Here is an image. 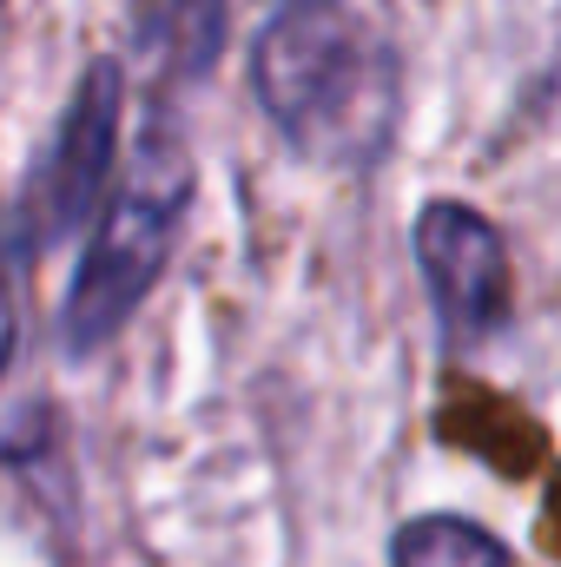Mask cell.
Segmentation results:
<instances>
[{
    "instance_id": "obj_5",
    "label": "cell",
    "mask_w": 561,
    "mask_h": 567,
    "mask_svg": "<svg viewBox=\"0 0 561 567\" xmlns=\"http://www.w3.org/2000/svg\"><path fill=\"white\" fill-rule=\"evenodd\" d=\"M218 47H225V0H140L133 13V53L159 106L185 80H205Z\"/></svg>"
},
{
    "instance_id": "obj_3",
    "label": "cell",
    "mask_w": 561,
    "mask_h": 567,
    "mask_svg": "<svg viewBox=\"0 0 561 567\" xmlns=\"http://www.w3.org/2000/svg\"><path fill=\"white\" fill-rule=\"evenodd\" d=\"M120 106H126L120 60H93L86 80L73 86V100H67V113H60L47 152L33 158L13 251L60 245V238H73L93 218V205L106 192V172H113V145H120Z\"/></svg>"
},
{
    "instance_id": "obj_1",
    "label": "cell",
    "mask_w": 561,
    "mask_h": 567,
    "mask_svg": "<svg viewBox=\"0 0 561 567\" xmlns=\"http://www.w3.org/2000/svg\"><path fill=\"white\" fill-rule=\"evenodd\" d=\"M252 86L297 158L324 172L377 165L404 113L390 0H278L252 40Z\"/></svg>"
},
{
    "instance_id": "obj_2",
    "label": "cell",
    "mask_w": 561,
    "mask_h": 567,
    "mask_svg": "<svg viewBox=\"0 0 561 567\" xmlns=\"http://www.w3.org/2000/svg\"><path fill=\"white\" fill-rule=\"evenodd\" d=\"M185 205H192V152L178 140L172 113L152 106L140 152H133L126 178L113 185L100 231L73 271V290H67V317H60L67 357H93L126 330V317L145 303V290L159 284L172 245H178Z\"/></svg>"
},
{
    "instance_id": "obj_6",
    "label": "cell",
    "mask_w": 561,
    "mask_h": 567,
    "mask_svg": "<svg viewBox=\"0 0 561 567\" xmlns=\"http://www.w3.org/2000/svg\"><path fill=\"white\" fill-rule=\"evenodd\" d=\"M390 567H509V548L462 515H417L410 528H397Z\"/></svg>"
},
{
    "instance_id": "obj_4",
    "label": "cell",
    "mask_w": 561,
    "mask_h": 567,
    "mask_svg": "<svg viewBox=\"0 0 561 567\" xmlns=\"http://www.w3.org/2000/svg\"><path fill=\"white\" fill-rule=\"evenodd\" d=\"M417 271L429 284V310L449 343L482 350L509 323V251L502 231L456 198L422 205L417 218Z\"/></svg>"
},
{
    "instance_id": "obj_7",
    "label": "cell",
    "mask_w": 561,
    "mask_h": 567,
    "mask_svg": "<svg viewBox=\"0 0 561 567\" xmlns=\"http://www.w3.org/2000/svg\"><path fill=\"white\" fill-rule=\"evenodd\" d=\"M20 343V303H13V245H0V370L13 363Z\"/></svg>"
}]
</instances>
